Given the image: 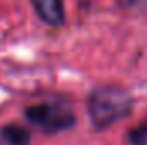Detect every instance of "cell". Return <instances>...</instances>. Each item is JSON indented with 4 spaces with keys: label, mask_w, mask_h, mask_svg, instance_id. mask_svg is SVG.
<instances>
[{
    "label": "cell",
    "mask_w": 147,
    "mask_h": 145,
    "mask_svg": "<svg viewBox=\"0 0 147 145\" xmlns=\"http://www.w3.org/2000/svg\"><path fill=\"white\" fill-rule=\"evenodd\" d=\"M134 106L132 96L116 85L98 87L87 99V109L96 130H105L130 114Z\"/></svg>",
    "instance_id": "cell-1"
},
{
    "label": "cell",
    "mask_w": 147,
    "mask_h": 145,
    "mask_svg": "<svg viewBox=\"0 0 147 145\" xmlns=\"http://www.w3.org/2000/svg\"><path fill=\"white\" fill-rule=\"evenodd\" d=\"M26 118L38 130L48 135L69 130L75 125V114L63 103H41L26 109Z\"/></svg>",
    "instance_id": "cell-2"
},
{
    "label": "cell",
    "mask_w": 147,
    "mask_h": 145,
    "mask_svg": "<svg viewBox=\"0 0 147 145\" xmlns=\"http://www.w3.org/2000/svg\"><path fill=\"white\" fill-rule=\"evenodd\" d=\"M39 19L48 26H62L65 21V9L62 0H31Z\"/></svg>",
    "instance_id": "cell-3"
},
{
    "label": "cell",
    "mask_w": 147,
    "mask_h": 145,
    "mask_svg": "<svg viewBox=\"0 0 147 145\" xmlns=\"http://www.w3.org/2000/svg\"><path fill=\"white\" fill-rule=\"evenodd\" d=\"M31 142V133L21 125H7L0 128V144L3 145H28Z\"/></svg>",
    "instance_id": "cell-4"
},
{
    "label": "cell",
    "mask_w": 147,
    "mask_h": 145,
    "mask_svg": "<svg viewBox=\"0 0 147 145\" xmlns=\"http://www.w3.org/2000/svg\"><path fill=\"white\" fill-rule=\"evenodd\" d=\"M128 140L132 145H147V119L128 133Z\"/></svg>",
    "instance_id": "cell-5"
}]
</instances>
